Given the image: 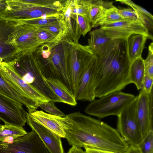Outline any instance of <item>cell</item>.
<instances>
[{"label":"cell","instance_id":"12","mask_svg":"<svg viewBox=\"0 0 153 153\" xmlns=\"http://www.w3.org/2000/svg\"><path fill=\"white\" fill-rule=\"evenodd\" d=\"M72 1H65L62 10L57 18L59 25V31L56 38L57 42L68 39L77 42L81 35L77 16L71 13Z\"/></svg>","mask_w":153,"mask_h":153},{"label":"cell","instance_id":"27","mask_svg":"<svg viewBox=\"0 0 153 153\" xmlns=\"http://www.w3.org/2000/svg\"><path fill=\"white\" fill-rule=\"evenodd\" d=\"M124 20L118 13L117 8L113 5L108 8L99 19L91 25V27H101Z\"/></svg>","mask_w":153,"mask_h":153},{"label":"cell","instance_id":"8","mask_svg":"<svg viewBox=\"0 0 153 153\" xmlns=\"http://www.w3.org/2000/svg\"><path fill=\"white\" fill-rule=\"evenodd\" d=\"M0 73L5 81L22 97L39 107L50 101L42 94L25 82L14 69L11 63H0Z\"/></svg>","mask_w":153,"mask_h":153},{"label":"cell","instance_id":"2","mask_svg":"<svg viewBox=\"0 0 153 153\" xmlns=\"http://www.w3.org/2000/svg\"><path fill=\"white\" fill-rule=\"evenodd\" d=\"M95 59V93L100 98L121 91L131 83V62L128 55L127 39H114L93 54Z\"/></svg>","mask_w":153,"mask_h":153},{"label":"cell","instance_id":"39","mask_svg":"<svg viewBox=\"0 0 153 153\" xmlns=\"http://www.w3.org/2000/svg\"><path fill=\"white\" fill-rule=\"evenodd\" d=\"M153 78L145 75L143 81V89L146 93H150L153 90Z\"/></svg>","mask_w":153,"mask_h":153},{"label":"cell","instance_id":"29","mask_svg":"<svg viewBox=\"0 0 153 153\" xmlns=\"http://www.w3.org/2000/svg\"><path fill=\"white\" fill-rule=\"evenodd\" d=\"M90 2V0H73L71 13L89 18L88 10Z\"/></svg>","mask_w":153,"mask_h":153},{"label":"cell","instance_id":"33","mask_svg":"<svg viewBox=\"0 0 153 153\" xmlns=\"http://www.w3.org/2000/svg\"><path fill=\"white\" fill-rule=\"evenodd\" d=\"M39 107L51 115L62 117L65 116V114L55 105L53 102L42 103L39 104Z\"/></svg>","mask_w":153,"mask_h":153},{"label":"cell","instance_id":"31","mask_svg":"<svg viewBox=\"0 0 153 153\" xmlns=\"http://www.w3.org/2000/svg\"><path fill=\"white\" fill-rule=\"evenodd\" d=\"M145 75L153 78V43L148 47V53L146 59H144Z\"/></svg>","mask_w":153,"mask_h":153},{"label":"cell","instance_id":"10","mask_svg":"<svg viewBox=\"0 0 153 153\" xmlns=\"http://www.w3.org/2000/svg\"><path fill=\"white\" fill-rule=\"evenodd\" d=\"M0 153H51L33 130L6 142L0 141Z\"/></svg>","mask_w":153,"mask_h":153},{"label":"cell","instance_id":"16","mask_svg":"<svg viewBox=\"0 0 153 153\" xmlns=\"http://www.w3.org/2000/svg\"><path fill=\"white\" fill-rule=\"evenodd\" d=\"M36 29L33 25L17 24L13 33V41L20 53L33 50L40 46L36 36Z\"/></svg>","mask_w":153,"mask_h":153},{"label":"cell","instance_id":"19","mask_svg":"<svg viewBox=\"0 0 153 153\" xmlns=\"http://www.w3.org/2000/svg\"><path fill=\"white\" fill-rule=\"evenodd\" d=\"M28 113L35 122L61 137L65 138V132L57 119V116L51 115L41 110H36Z\"/></svg>","mask_w":153,"mask_h":153},{"label":"cell","instance_id":"15","mask_svg":"<svg viewBox=\"0 0 153 153\" xmlns=\"http://www.w3.org/2000/svg\"><path fill=\"white\" fill-rule=\"evenodd\" d=\"M95 59L93 55L85 70L74 94L76 101L91 102L95 100Z\"/></svg>","mask_w":153,"mask_h":153},{"label":"cell","instance_id":"17","mask_svg":"<svg viewBox=\"0 0 153 153\" xmlns=\"http://www.w3.org/2000/svg\"><path fill=\"white\" fill-rule=\"evenodd\" d=\"M27 123L37 133L51 153H65L61 137L34 121L28 112Z\"/></svg>","mask_w":153,"mask_h":153},{"label":"cell","instance_id":"4","mask_svg":"<svg viewBox=\"0 0 153 153\" xmlns=\"http://www.w3.org/2000/svg\"><path fill=\"white\" fill-rule=\"evenodd\" d=\"M34 50L20 52L10 63L15 71L27 83L50 101L61 102L45 81L34 54Z\"/></svg>","mask_w":153,"mask_h":153},{"label":"cell","instance_id":"20","mask_svg":"<svg viewBox=\"0 0 153 153\" xmlns=\"http://www.w3.org/2000/svg\"><path fill=\"white\" fill-rule=\"evenodd\" d=\"M47 84L61 101L72 106H76V101L73 94L60 81L56 79L45 78Z\"/></svg>","mask_w":153,"mask_h":153},{"label":"cell","instance_id":"9","mask_svg":"<svg viewBox=\"0 0 153 153\" xmlns=\"http://www.w3.org/2000/svg\"><path fill=\"white\" fill-rule=\"evenodd\" d=\"M68 57V68L73 93L75 92L81 76L93 56L88 45L70 41Z\"/></svg>","mask_w":153,"mask_h":153},{"label":"cell","instance_id":"6","mask_svg":"<svg viewBox=\"0 0 153 153\" xmlns=\"http://www.w3.org/2000/svg\"><path fill=\"white\" fill-rule=\"evenodd\" d=\"M135 97L121 91H115L91 101L85 112L100 119L111 115L117 116Z\"/></svg>","mask_w":153,"mask_h":153},{"label":"cell","instance_id":"11","mask_svg":"<svg viewBox=\"0 0 153 153\" xmlns=\"http://www.w3.org/2000/svg\"><path fill=\"white\" fill-rule=\"evenodd\" d=\"M27 113L21 103L0 93V120L5 124L23 127Z\"/></svg>","mask_w":153,"mask_h":153},{"label":"cell","instance_id":"23","mask_svg":"<svg viewBox=\"0 0 153 153\" xmlns=\"http://www.w3.org/2000/svg\"><path fill=\"white\" fill-rule=\"evenodd\" d=\"M0 93L21 103L27 108L29 113L36 111L39 107L36 104L25 99L13 89L5 81L0 73Z\"/></svg>","mask_w":153,"mask_h":153},{"label":"cell","instance_id":"14","mask_svg":"<svg viewBox=\"0 0 153 153\" xmlns=\"http://www.w3.org/2000/svg\"><path fill=\"white\" fill-rule=\"evenodd\" d=\"M17 24L0 19V57L7 63L13 62L20 53L14 45L13 38Z\"/></svg>","mask_w":153,"mask_h":153},{"label":"cell","instance_id":"3","mask_svg":"<svg viewBox=\"0 0 153 153\" xmlns=\"http://www.w3.org/2000/svg\"><path fill=\"white\" fill-rule=\"evenodd\" d=\"M5 10L0 13V19L18 23L40 18L44 15H53L57 18L61 13L65 0H57L55 3L41 4L33 0H6Z\"/></svg>","mask_w":153,"mask_h":153},{"label":"cell","instance_id":"25","mask_svg":"<svg viewBox=\"0 0 153 153\" xmlns=\"http://www.w3.org/2000/svg\"><path fill=\"white\" fill-rule=\"evenodd\" d=\"M116 1L125 4L131 7L135 11L143 24L146 27L149 32V30L152 31L153 16L150 13L130 0H118Z\"/></svg>","mask_w":153,"mask_h":153},{"label":"cell","instance_id":"18","mask_svg":"<svg viewBox=\"0 0 153 153\" xmlns=\"http://www.w3.org/2000/svg\"><path fill=\"white\" fill-rule=\"evenodd\" d=\"M102 28L118 32L126 38L132 34H140L153 40L152 35L146 27L140 22L124 20L101 27Z\"/></svg>","mask_w":153,"mask_h":153},{"label":"cell","instance_id":"38","mask_svg":"<svg viewBox=\"0 0 153 153\" xmlns=\"http://www.w3.org/2000/svg\"><path fill=\"white\" fill-rule=\"evenodd\" d=\"M85 153H117L113 152L97 150L88 147L84 148ZM128 153H142L138 147H134L131 152Z\"/></svg>","mask_w":153,"mask_h":153},{"label":"cell","instance_id":"1","mask_svg":"<svg viewBox=\"0 0 153 153\" xmlns=\"http://www.w3.org/2000/svg\"><path fill=\"white\" fill-rule=\"evenodd\" d=\"M69 144L117 153H128L134 146L122 138L117 130L79 111L57 117Z\"/></svg>","mask_w":153,"mask_h":153},{"label":"cell","instance_id":"34","mask_svg":"<svg viewBox=\"0 0 153 153\" xmlns=\"http://www.w3.org/2000/svg\"><path fill=\"white\" fill-rule=\"evenodd\" d=\"M117 11L120 15L125 20L141 22L135 11L131 8H117Z\"/></svg>","mask_w":153,"mask_h":153},{"label":"cell","instance_id":"28","mask_svg":"<svg viewBox=\"0 0 153 153\" xmlns=\"http://www.w3.org/2000/svg\"><path fill=\"white\" fill-rule=\"evenodd\" d=\"M23 127L0 124V141L12 140L27 133Z\"/></svg>","mask_w":153,"mask_h":153},{"label":"cell","instance_id":"21","mask_svg":"<svg viewBox=\"0 0 153 153\" xmlns=\"http://www.w3.org/2000/svg\"><path fill=\"white\" fill-rule=\"evenodd\" d=\"M89 35L88 45L93 54L100 48L116 39L112 33L101 27L92 30Z\"/></svg>","mask_w":153,"mask_h":153},{"label":"cell","instance_id":"30","mask_svg":"<svg viewBox=\"0 0 153 153\" xmlns=\"http://www.w3.org/2000/svg\"><path fill=\"white\" fill-rule=\"evenodd\" d=\"M36 28V36L40 46L45 43L57 42L56 38L58 34L52 33L43 30Z\"/></svg>","mask_w":153,"mask_h":153},{"label":"cell","instance_id":"24","mask_svg":"<svg viewBox=\"0 0 153 153\" xmlns=\"http://www.w3.org/2000/svg\"><path fill=\"white\" fill-rule=\"evenodd\" d=\"M144 59L142 56L131 63L129 78L131 83L134 84L138 90L143 88V81L145 76Z\"/></svg>","mask_w":153,"mask_h":153},{"label":"cell","instance_id":"35","mask_svg":"<svg viewBox=\"0 0 153 153\" xmlns=\"http://www.w3.org/2000/svg\"><path fill=\"white\" fill-rule=\"evenodd\" d=\"M58 21V19L56 18L47 19L39 18L22 21L18 23L24 24L33 26H42L53 23Z\"/></svg>","mask_w":153,"mask_h":153},{"label":"cell","instance_id":"36","mask_svg":"<svg viewBox=\"0 0 153 153\" xmlns=\"http://www.w3.org/2000/svg\"><path fill=\"white\" fill-rule=\"evenodd\" d=\"M77 16V22L81 35L85 36L91 29V23L89 18Z\"/></svg>","mask_w":153,"mask_h":153},{"label":"cell","instance_id":"26","mask_svg":"<svg viewBox=\"0 0 153 153\" xmlns=\"http://www.w3.org/2000/svg\"><path fill=\"white\" fill-rule=\"evenodd\" d=\"M113 2L101 0H90L88 10L91 25L99 19L105 11L112 6Z\"/></svg>","mask_w":153,"mask_h":153},{"label":"cell","instance_id":"13","mask_svg":"<svg viewBox=\"0 0 153 153\" xmlns=\"http://www.w3.org/2000/svg\"><path fill=\"white\" fill-rule=\"evenodd\" d=\"M137 96V117L143 139L153 130V90L148 93L141 89Z\"/></svg>","mask_w":153,"mask_h":153},{"label":"cell","instance_id":"22","mask_svg":"<svg viewBox=\"0 0 153 153\" xmlns=\"http://www.w3.org/2000/svg\"><path fill=\"white\" fill-rule=\"evenodd\" d=\"M147 37L140 34H133L127 39V53L131 62L141 57Z\"/></svg>","mask_w":153,"mask_h":153},{"label":"cell","instance_id":"43","mask_svg":"<svg viewBox=\"0 0 153 153\" xmlns=\"http://www.w3.org/2000/svg\"></svg>","mask_w":153,"mask_h":153},{"label":"cell","instance_id":"40","mask_svg":"<svg viewBox=\"0 0 153 153\" xmlns=\"http://www.w3.org/2000/svg\"><path fill=\"white\" fill-rule=\"evenodd\" d=\"M68 153H85V152L81 148L72 146L69 149Z\"/></svg>","mask_w":153,"mask_h":153},{"label":"cell","instance_id":"5","mask_svg":"<svg viewBox=\"0 0 153 153\" xmlns=\"http://www.w3.org/2000/svg\"><path fill=\"white\" fill-rule=\"evenodd\" d=\"M70 41L64 39L56 42L51 49L50 56L47 59H42L36 53L35 57L45 78L59 79L73 93L68 68Z\"/></svg>","mask_w":153,"mask_h":153},{"label":"cell","instance_id":"42","mask_svg":"<svg viewBox=\"0 0 153 153\" xmlns=\"http://www.w3.org/2000/svg\"><path fill=\"white\" fill-rule=\"evenodd\" d=\"M4 62L3 59L0 57V63Z\"/></svg>","mask_w":153,"mask_h":153},{"label":"cell","instance_id":"7","mask_svg":"<svg viewBox=\"0 0 153 153\" xmlns=\"http://www.w3.org/2000/svg\"><path fill=\"white\" fill-rule=\"evenodd\" d=\"M137 96H135L118 115L117 130L130 146L138 147L143 139L136 115Z\"/></svg>","mask_w":153,"mask_h":153},{"label":"cell","instance_id":"32","mask_svg":"<svg viewBox=\"0 0 153 153\" xmlns=\"http://www.w3.org/2000/svg\"><path fill=\"white\" fill-rule=\"evenodd\" d=\"M142 153H153V130H151L138 146Z\"/></svg>","mask_w":153,"mask_h":153},{"label":"cell","instance_id":"41","mask_svg":"<svg viewBox=\"0 0 153 153\" xmlns=\"http://www.w3.org/2000/svg\"><path fill=\"white\" fill-rule=\"evenodd\" d=\"M7 6V4L6 0H0V13L5 10Z\"/></svg>","mask_w":153,"mask_h":153},{"label":"cell","instance_id":"37","mask_svg":"<svg viewBox=\"0 0 153 153\" xmlns=\"http://www.w3.org/2000/svg\"><path fill=\"white\" fill-rule=\"evenodd\" d=\"M34 26L37 28L54 34L58 35L59 31V25L58 21L46 25Z\"/></svg>","mask_w":153,"mask_h":153}]
</instances>
